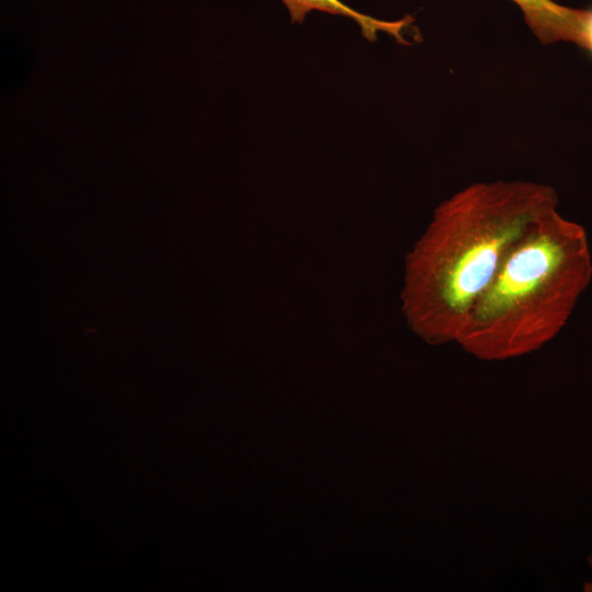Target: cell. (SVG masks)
I'll list each match as a JSON object with an SVG mask.
<instances>
[{"label":"cell","instance_id":"obj_3","mask_svg":"<svg viewBox=\"0 0 592 592\" xmlns=\"http://www.w3.org/2000/svg\"><path fill=\"white\" fill-rule=\"evenodd\" d=\"M524 21L543 44L579 41L584 9L561 5L553 0H511Z\"/></svg>","mask_w":592,"mask_h":592},{"label":"cell","instance_id":"obj_1","mask_svg":"<svg viewBox=\"0 0 592 592\" xmlns=\"http://www.w3.org/2000/svg\"><path fill=\"white\" fill-rule=\"evenodd\" d=\"M557 204L551 186L519 180L474 183L443 201L407 255L401 298L412 330L456 341L506 254Z\"/></svg>","mask_w":592,"mask_h":592},{"label":"cell","instance_id":"obj_4","mask_svg":"<svg viewBox=\"0 0 592 592\" xmlns=\"http://www.w3.org/2000/svg\"><path fill=\"white\" fill-rule=\"evenodd\" d=\"M286 7L293 23H303L312 11H321L353 20L365 39L374 42L378 33L392 36L398 43L409 45L403 32L413 19L409 15L396 21H384L358 12L342 0H281Z\"/></svg>","mask_w":592,"mask_h":592},{"label":"cell","instance_id":"obj_2","mask_svg":"<svg viewBox=\"0 0 592 592\" xmlns=\"http://www.w3.org/2000/svg\"><path fill=\"white\" fill-rule=\"evenodd\" d=\"M591 275L585 230L555 208L506 254L456 341L488 358L534 350L567 323Z\"/></svg>","mask_w":592,"mask_h":592},{"label":"cell","instance_id":"obj_5","mask_svg":"<svg viewBox=\"0 0 592 592\" xmlns=\"http://www.w3.org/2000/svg\"><path fill=\"white\" fill-rule=\"evenodd\" d=\"M578 46L592 56V8L584 9Z\"/></svg>","mask_w":592,"mask_h":592}]
</instances>
